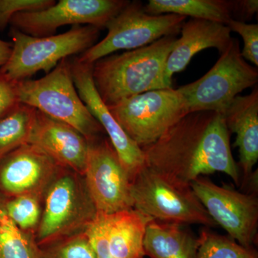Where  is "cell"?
<instances>
[{
  "mask_svg": "<svg viewBox=\"0 0 258 258\" xmlns=\"http://www.w3.org/2000/svg\"><path fill=\"white\" fill-rule=\"evenodd\" d=\"M224 115L191 112L142 149L149 169L189 184L203 175L221 172L240 184V168L231 151Z\"/></svg>",
  "mask_w": 258,
  "mask_h": 258,
  "instance_id": "cell-1",
  "label": "cell"
},
{
  "mask_svg": "<svg viewBox=\"0 0 258 258\" xmlns=\"http://www.w3.org/2000/svg\"><path fill=\"white\" fill-rule=\"evenodd\" d=\"M177 37H162L147 46L110 55L93 64L97 92L107 107L155 90L171 88L164 76L166 60Z\"/></svg>",
  "mask_w": 258,
  "mask_h": 258,
  "instance_id": "cell-2",
  "label": "cell"
},
{
  "mask_svg": "<svg viewBox=\"0 0 258 258\" xmlns=\"http://www.w3.org/2000/svg\"><path fill=\"white\" fill-rule=\"evenodd\" d=\"M97 215L84 176L60 166L42 198L41 219L35 236L37 245L84 232Z\"/></svg>",
  "mask_w": 258,
  "mask_h": 258,
  "instance_id": "cell-3",
  "label": "cell"
},
{
  "mask_svg": "<svg viewBox=\"0 0 258 258\" xmlns=\"http://www.w3.org/2000/svg\"><path fill=\"white\" fill-rule=\"evenodd\" d=\"M17 90L20 103L68 123L88 141L106 135L80 98L69 59L61 60L42 79L18 81Z\"/></svg>",
  "mask_w": 258,
  "mask_h": 258,
  "instance_id": "cell-4",
  "label": "cell"
},
{
  "mask_svg": "<svg viewBox=\"0 0 258 258\" xmlns=\"http://www.w3.org/2000/svg\"><path fill=\"white\" fill-rule=\"evenodd\" d=\"M133 208L154 220L217 225L191 186L144 166L132 180Z\"/></svg>",
  "mask_w": 258,
  "mask_h": 258,
  "instance_id": "cell-5",
  "label": "cell"
},
{
  "mask_svg": "<svg viewBox=\"0 0 258 258\" xmlns=\"http://www.w3.org/2000/svg\"><path fill=\"white\" fill-rule=\"evenodd\" d=\"M100 30L92 25H75L64 33L38 37L12 28L13 51L0 70L15 82L28 79L41 71L49 74L61 60L94 45Z\"/></svg>",
  "mask_w": 258,
  "mask_h": 258,
  "instance_id": "cell-6",
  "label": "cell"
},
{
  "mask_svg": "<svg viewBox=\"0 0 258 258\" xmlns=\"http://www.w3.org/2000/svg\"><path fill=\"white\" fill-rule=\"evenodd\" d=\"M257 82V68L244 60L239 40L232 38L227 50L205 76L178 90L186 99L189 113L208 111L223 115L236 97Z\"/></svg>",
  "mask_w": 258,
  "mask_h": 258,
  "instance_id": "cell-7",
  "label": "cell"
},
{
  "mask_svg": "<svg viewBox=\"0 0 258 258\" xmlns=\"http://www.w3.org/2000/svg\"><path fill=\"white\" fill-rule=\"evenodd\" d=\"M141 1L128 2L107 25L108 34L77 57L81 63L96 61L120 50H132L147 46L162 37L179 35L186 17L146 13Z\"/></svg>",
  "mask_w": 258,
  "mask_h": 258,
  "instance_id": "cell-8",
  "label": "cell"
},
{
  "mask_svg": "<svg viewBox=\"0 0 258 258\" xmlns=\"http://www.w3.org/2000/svg\"><path fill=\"white\" fill-rule=\"evenodd\" d=\"M129 137L143 149L189 113L187 103L174 88L148 91L108 107Z\"/></svg>",
  "mask_w": 258,
  "mask_h": 258,
  "instance_id": "cell-9",
  "label": "cell"
},
{
  "mask_svg": "<svg viewBox=\"0 0 258 258\" xmlns=\"http://www.w3.org/2000/svg\"><path fill=\"white\" fill-rule=\"evenodd\" d=\"M85 181L98 214L133 208L132 180L108 137L88 141Z\"/></svg>",
  "mask_w": 258,
  "mask_h": 258,
  "instance_id": "cell-10",
  "label": "cell"
},
{
  "mask_svg": "<svg viewBox=\"0 0 258 258\" xmlns=\"http://www.w3.org/2000/svg\"><path fill=\"white\" fill-rule=\"evenodd\" d=\"M209 215L230 238L251 248L258 227V200L255 194H244L219 186L208 178L199 177L190 184Z\"/></svg>",
  "mask_w": 258,
  "mask_h": 258,
  "instance_id": "cell-11",
  "label": "cell"
},
{
  "mask_svg": "<svg viewBox=\"0 0 258 258\" xmlns=\"http://www.w3.org/2000/svg\"><path fill=\"white\" fill-rule=\"evenodd\" d=\"M127 0H60L47 9L22 13L11 20L13 28L33 37L54 35L64 25L106 28L128 4Z\"/></svg>",
  "mask_w": 258,
  "mask_h": 258,
  "instance_id": "cell-12",
  "label": "cell"
},
{
  "mask_svg": "<svg viewBox=\"0 0 258 258\" xmlns=\"http://www.w3.org/2000/svg\"><path fill=\"white\" fill-rule=\"evenodd\" d=\"M60 166L38 147L23 144L0 159V194L42 199Z\"/></svg>",
  "mask_w": 258,
  "mask_h": 258,
  "instance_id": "cell-13",
  "label": "cell"
},
{
  "mask_svg": "<svg viewBox=\"0 0 258 258\" xmlns=\"http://www.w3.org/2000/svg\"><path fill=\"white\" fill-rule=\"evenodd\" d=\"M92 69L93 64L81 63L77 57L71 60L73 80L80 98L108 135L122 165L132 180L146 166L144 153L125 133L102 101L93 83Z\"/></svg>",
  "mask_w": 258,
  "mask_h": 258,
  "instance_id": "cell-14",
  "label": "cell"
},
{
  "mask_svg": "<svg viewBox=\"0 0 258 258\" xmlns=\"http://www.w3.org/2000/svg\"><path fill=\"white\" fill-rule=\"evenodd\" d=\"M28 144L41 149L60 166L84 175L88 140L68 123L35 109Z\"/></svg>",
  "mask_w": 258,
  "mask_h": 258,
  "instance_id": "cell-15",
  "label": "cell"
},
{
  "mask_svg": "<svg viewBox=\"0 0 258 258\" xmlns=\"http://www.w3.org/2000/svg\"><path fill=\"white\" fill-rule=\"evenodd\" d=\"M181 37L166 60V84L171 88L174 74L184 71L190 61L200 51L216 48L220 54L225 52L232 41L231 30L224 24L191 18L181 29Z\"/></svg>",
  "mask_w": 258,
  "mask_h": 258,
  "instance_id": "cell-16",
  "label": "cell"
},
{
  "mask_svg": "<svg viewBox=\"0 0 258 258\" xmlns=\"http://www.w3.org/2000/svg\"><path fill=\"white\" fill-rule=\"evenodd\" d=\"M229 132L236 134L240 167L249 179L258 160V89L249 94L237 96L223 114Z\"/></svg>",
  "mask_w": 258,
  "mask_h": 258,
  "instance_id": "cell-17",
  "label": "cell"
},
{
  "mask_svg": "<svg viewBox=\"0 0 258 258\" xmlns=\"http://www.w3.org/2000/svg\"><path fill=\"white\" fill-rule=\"evenodd\" d=\"M103 216L108 245L113 258L146 256L144 237L148 224L153 219L134 208Z\"/></svg>",
  "mask_w": 258,
  "mask_h": 258,
  "instance_id": "cell-18",
  "label": "cell"
},
{
  "mask_svg": "<svg viewBox=\"0 0 258 258\" xmlns=\"http://www.w3.org/2000/svg\"><path fill=\"white\" fill-rule=\"evenodd\" d=\"M144 248L150 258H198L199 237L182 224L153 220L147 225Z\"/></svg>",
  "mask_w": 258,
  "mask_h": 258,
  "instance_id": "cell-19",
  "label": "cell"
},
{
  "mask_svg": "<svg viewBox=\"0 0 258 258\" xmlns=\"http://www.w3.org/2000/svg\"><path fill=\"white\" fill-rule=\"evenodd\" d=\"M144 9L150 15L174 14L226 25L232 20V0H150Z\"/></svg>",
  "mask_w": 258,
  "mask_h": 258,
  "instance_id": "cell-20",
  "label": "cell"
},
{
  "mask_svg": "<svg viewBox=\"0 0 258 258\" xmlns=\"http://www.w3.org/2000/svg\"><path fill=\"white\" fill-rule=\"evenodd\" d=\"M5 201L0 194V258H39L35 235L15 225L7 213Z\"/></svg>",
  "mask_w": 258,
  "mask_h": 258,
  "instance_id": "cell-21",
  "label": "cell"
},
{
  "mask_svg": "<svg viewBox=\"0 0 258 258\" xmlns=\"http://www.w3.org/2000/svg\"><path fill=\"white\" fill-rule=\"evenodd\" d=\"M35 108L19 104L0 118V159L23 144H28Z\"/></svg>",
  "mask_w": 258,
  "mask_h": 258,
  "instance_id": "cell-22",
  "label": "cell"
},
{
  "mask_svg": "<svg viewBox=\"0 0 258 258\" xmlns=\"http://www.w3.org/2000/svg\"><path fill=\"white\" fill-rule=\"evenodd\" d=\"M198 258H257L252 248L232 238L203 229L199 237Z\"/></svg>",
  "mask_w": 258,
  "mask_h": 258,
  "instance_id": "cell-23",
  "label": "cell"
},
{
  "mask_svg": "<svg viewBox=\"0 0 258 258\" xmlns=\"http://www.w3.org/2000/svg\"><path fill=\"white\" fill-rule=\"evenodd\" d=\"M5 209L20 230L35 236L41 219L42 199L32 195L6 198Z\"/></svg>",
  "mask_w": 258,
  "mask_h": 258,
  "instance_id": "cell-24",
  "label": "cell"
},
{
  "mask_svg": "<svg viewBox=\"0 0 258 258\" xmlns=\"http://www.w3.org/2000/svg\"><path fill=\"white\" fill-rule=\"evenodd\" d=\"M39 258H96L86 232L39 246Z\"/></svg>",
  "mask_w": 258,
  "mask_h": 258,
  "instance_id": "cell-25",
  "label": "cell"
},
{
  "mask_svg": "<svg viewBox=\"0 0 258 258\" xmlns=\"http://www.w3.org/2000/svg\"><path fill=\"white\" fill-rule=\"evenodd\" d=\"M55 3L54 0H0V30L19 13L41 11Z\"/></svg>",
  "mask_w": 258,
  "mask_h": 258,
  "instance_id": "cell-26",
  "label": "cell"
},
{
  "mask_svg": "<svg viewBox=\"0 0 258 258\" xmlns=\"http://www.w3.org/2000/svg\"><path fill=\"white\" fill-rule=\"evenodd\" d=\"M231 32H235L242 37L244 46L241 50V55L245 60L258 66V25L247 24L237 20H230L227 24Z\"/></svg>",
  "mask_w": 258,
  "mask_h": 258,
  "instance_id": "cell-27",
  "label": "cell"
},
{
  "mask_svg": "<svg viewBox=\"0 0 258 258\" xmlns=\"http://www.w3.org/2000/svg\"><path fill=\"white\" fill-rule=\"evenodd\" d=\"M96 258H113L107 238L104 216L98 214L96 220L85 230Z\"/></svg>",
  "mask_w": 258,
  "mask_h": 258,
  "instance_id": "cell-28",
  "label": "cell"
},
{
  "mask_svg": "<svg viewBox=\"0 0 258 258\" xmlns=\"http://www.w3.org/2000/svg\"><path fill=\"white\" fill-rule=\"evenodd\" d=\"M19 104L17 82L8 79L0 70V118L13 111Z\"/></svg>",
  "mask_w": 258,
  "mask_h": 258,
  "instance_id": "cell-29",
  "label": "cell"
},
{
  "mask_svg": "<svg viewBox=\"0 0 258 258\" xmlns=\"http://www.w3.org/2000/svg\"><path fill=\"white\" fill-rule=\"evenodd\" d=\"M258 11L257 0H232V20L245 23Z\"/></svg>",
  "mask_w": 258,
  "mask_h": 258,
  "instance_id": "cell-30",
  "label": "cell"
},
{
  "mask_svg": "<svg viewBox=\"0 0 258 258\" xmlns=\"http://www.w3.org/2000/svg\"><path fill=\"white\" fill-rule=\"evenodd\" d=\"M13 51V45L0 40V67H3L9 60Z\"/></svg>",
  "mask_w": 258,
  "mask_h": 258,
  "instance_id": "cell-31",
  "label": "cell"
}]
</instances>
